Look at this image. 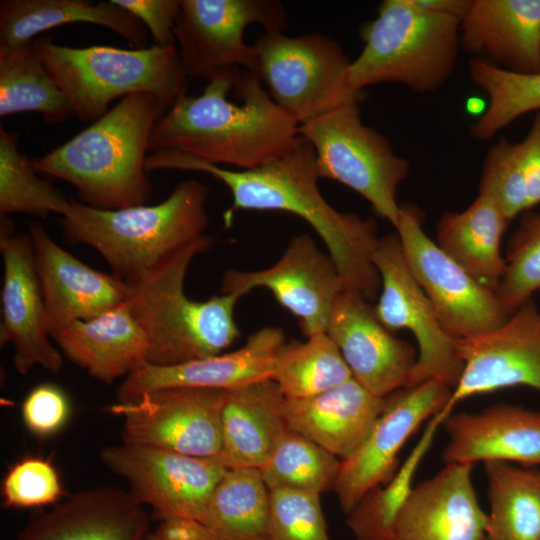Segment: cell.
Returning <instances> with one entry per match:
<instances>
[{"label":"cell","mask_w":540,"mask_h":540,"mask_svg":"<svg viewBox=\"0 0 540 540\" xmlns=\"http://www.w3.org/2000/svg\"><path fill=\"white\" fill-rule=\"evenodd\" d=\"M147 171L207 173L230 190L231 210L283 211L306 221L335 263L345 288L374 301L381 286L373 263L380 237L371 218L335 210L318 188L315 152L302 136L285 155L254 169L231 170L171 151L148 154Z\"/></svg>","instance_id":"cell-1"},{"label":"cell","mask_w":540,"mask_h":540,"mask_svg":"<svg viewBox=\"0 0 540 540\" xmlns=\"http://www.w3.org/2000/svg\"><path fill=\"white\" fill-rule=\"evenodd\" d=\"M300 138L299 125L272 100L258 75L241 70L175 103L155 123L148 154L171 151L254 169L291 151Z\"/></svg>","instance_id":"cell-2"},{"label":"cell","mask_w":540,"mask_h":540,"mask_svg":"<svg viewBox=\"0 0 540 540\" xmlns=\"http://www.w3.org/2000/svg\"><path fill=\"white\" fill-rule=\"evenodd\" d=\"M170 108L149 92L127 95L73 138L34 159V166L71 184L89 207L146 205L153 195L145 167L148 143L155 123Z\"/></svg>","instance_id":"cell-3"},{"label":"cell","mask_w":540,"mask_h":540,"mask_svg":"<svg viewBox=\"0 0 540 540\" xmlns=\"http://www.w3.org/2000/svg\"><path fill=\"white\" fill-rule=\"evenodd\" d=\"M208 195L207 186L187 179L156 205L102 210L71 198L60 224L67 242L92 247L112 274L131 284L204 235Z\"/></svg>","instance_id":"cell-4"},{"label":"cell","mask_w":540,"mask_h":540,"mask_svg":"<svg viewBox=\"0 0 540 540\" xmlns=\"http://www.w3.org/2000/svg\"><path fill=\"white\" fill-rule=\"evenodd\" d=\"M213 243L204 234L129 284L127 302L147 338V363L170 366L215 356L240 336L234 319L238 296L196 301L184 291L191 263Z\"/></svg>","instance_id":"cell-5"},{"label":"cell","mask_w":540,"mask_h":540,"mask_svg":"<svg viewBox=\"0 0 540 540\" xmlns=\"http://www.w3.org/2000/svg\"><path fill=\"white\" fill-rule=\"evenodd\" d=\"M460 22L422 11L409 0L382 1L377 16L360 28L364 45L351 60L349 84L361 91L380 83L401 84L421 94L437 91L455 69Z\"/></svg>","instance_id":"cell-6"},{"label":"cell","mask_w":540,"mask_h":540,"mask_svg":"<svg viewBox=\"0 0 540 540\" xmlns=\"http://www.w3.org/2000/svg\"><path fill=\"white\" fill-rule=\"evenodd\" d=\"M45 67L69 99L75 116L94 122L117 98L149 92L171 107L185 97L190 78L176 46L120 49L58 45L51 36L33 41Z\"/></svg>","instance_id":"cell-7"},{"label":"cell","mask_w":540,"mask_h":540,"mask_svg":"<svg viewBox=\"0 0 540 540\" xmlns=\"http://www.w3.org/2000/svg\"><path fill=\"white\" fill-rule=\"evenodd\" d=\"M253 47L259 79L277 106L298 125L365 98V91L349 84L351 60L342 45L327 35L312 32L289 37L282 31H264Z\"/></svg>","instance_id":"cell-8"},{"label":"cell","mask_w":540,"mask_h":540,"mask_svg":"<svg viewBox=\"0 0 540 540\" xmlns=\"http://www.w3.org/2000/svg\"><path fill=\"white\" fill-rule=\"evenodd\" d=\"M314 149L319 178L337 181L365 198L374 212L397 226V189L409 174L408 161L390 141L366 126L358 103L337 107L299 125Z\"/></svg>","instance_id":"cell-9"},{"label":"cell","mask_w":540,"mask_h":540,"mask_svg":"<svg viewBox=\"0 0 540 540\" xmlns=\"http://www.w3.org/2000/svg\"><path fill=\"white\" fill-rule=\"evenodd\" d=\"M251 24L265 32L282 31L284 5L276 0H180L174 36L186 75L209 83L241 70L257 74L255 48L244 41Z\"/></svg>","instance_id":"cell-10"},{"label":"cell","mask_w":540,"mask_h":540,"mask_svg":"<svg viewBox=\"0 0 540 540\" xmlns=\"http://www.w3.org/2000/svg\"><path fill=\"white\" fill-rule=\"evenodd\" d=\"M395 229L411 274L452 338L481 335L507 320L509 315L497 294L477 282L427 236L423 213L415 205H400Z\"/></svg>","instance_id":"cell-11"},{"label":"cell","mask_w":540,"mask_h":540,"mask_svg":"<svg viewBox=\"0 0 540 540\" xmlns=\"http://www.w3.org/2000/svg\"><path fill=\"white\" fill-rule=\"evenodd\" d=\"M373 263L381 282L375 317L390 332L410 331L418 343V357L405 387L437 380L453 390L463 371L456 339L445 331L411 274L397 233L380 237Z\"/></svg>","instance_id":"cell-12"},{"label":"cell","mask_w":540,"mask_h":540,"mask_svg":"<svg viewBox=\"0 0 540 540\" xmlns=\"http://www.w3.org/2000/svg\"><path fill=\"white\" fill-rule=\"evenodd\" d=\"M104 466L124 478L129 492L160 521H202L210 498L228 469L218 458H200L158 447L123 443L102 448Z\"/></svg>","instance_id":"cell-13"},{"label":"cell","mask_w":540,"mask_h":540,"mask_svg":"<svg viewBox=\"0 0 540 540\" xmlns=\"http://www.w3.org/2000/svg\"><path fill=\"white\" fill-rule=\"evenodd\" d=\"M225 398L221 389L168 388L117 402L108 411L123 420V443L218 458Z\"/></svg>","instance_id":"cell-14"},{"label":"cell","mask_w":540,"mask_h":540,"mask_svg":"<svg viewBox=\"0 0 540 540\" xmlns=\"http://www.w3.org/2000/svg\"><path fill=\"white\" fill-rule=\"evenodd\" d=\"M259 287L270 290L298 319L307 338L326 332L334 303L346 289L329 254L308 234L292 237L280 259L266 269L226 270L220 290L241 298Z\"/></svg>","instance_id":"cell-15"},{"label":"cell","mask_w":540,"mask_h":540,"mask_svg":"<svg viewBox=\"0 0 540 540\" xmlns=\"http://www.w3.org/2000/svg\"><path fill=\"white\" fill-rule=\"evenodd\" d=\"M451 393L444 383L428 380L385 397V406L362 444L341 461L334 490L344 513L370 490L394 477L404 443L427 418L445 407Z\"/></svg>","instance_id":"cell-16"},{"label":"cell","mask_w":540,"mask_h":540,"mask_svg":"<svg viewBox=\"0 0 540 540\" xmlns=\"http://www.w3.org/2000/svg\"><path fill=\"white\" fill-rule=\"evenodd\" d=\"M463 363L459 382L440 411L445 419L468 397L527 386L540 393V309L529 299L496 329L456 339Z\"/></svg>","instance_id":"cell-17"},{"label":"cell","mask_w":540,"mask_h":540,"mask_svg":"<svg viewBox=\"0 0 540 540\" xmlns=\"http://www.w3.org/2000/svg\"><path fill=\"white\" fill-rule=\"evenodd\" d=\"M0 217L3 259L0 344L14 347V366L18 373L27 374L36 366L58 373L63 357L52 344L47 328L31 237L29 233L15 232L8 215Z\"/></svg>","instance_id":"cell-18"},{"label":"cell","mask_w":540,"mask_h":540,"mask_svg":"<svg viewBox=\"0 0 540 540\" xmlns=\"http://www.w3.org/2000/svg\"><path fill=\"white\" fill-rule=\"evenodd\" d=\"M28 233L51 337L71 323L93 319L129 298L128 283L74 257L39 223L32 222Z\"/></svg>","instance_id":"cell-19"},{"label":"cell","mask_w":540,"mask_h":540,"mask_svg":"<svg viewBox=\"0 0 540 540\" xmlns=\"http://www.w3.org/2000/svg\"><path fill=\"white\" fill-rule=\"evenodd\" d=\"M326 333L352 377L373 395L384 398L406 386L418 354L377 320L369 301L358 292L344 289L339 294Z\"/></svg>","instance_id":"cell-20"},{"label":"cell","mask_w":540,"mask_h":540,"mask_svg":"<svg viewBox=\"0 0 540 540\" xmlns=\"http://www.w3.org/2000/svg\"><path fill=\"white\" fill-rule=\"evenodd\" d=\"M286 343L282 329L267 326L252 333L237 350L170 366L143 363L118 386V402L168 388L231 390L271 378L274 358Z\"/></svg>","instance_id":"cell-21"},{"label":"cell","mask_w":540,"mask_h":540,"mask_svg":"<svg viewBox=\"0 0 540 540\" xmlns=\"http://www.w3.org/2000/svg\"><path fill=\"white\" fill-rule=\"evenodd\" d=\"M473 466L446 464L412 488L397 513L390 540H482L488 514L477 499Z\"/></svg>","instance_id":"cell-22"},{"label":"cell","mask_w":540,"mask_h":540,"mask_svg":"<svg viewBox=\"0 0 540 540\" xmlns=\"http://www.w3.org/2000/svg\"><path fill=\"white\" fill-rule=\"evenodd\" d=\"M150 519L129 491L81 490L31 516L16 540H148Z\"/></svg>","instance_id":"cell-23"},{"label":"cell","mask_w":540,"mask_h":540,"mask_svg":"<svg viewBox=\"0 0 540 540\" xmlns=\"http://www.w3.org/2000/svg\"><path fill=\"white\" fill-rule=\"evenodd\" d=\"M472 58L518 74L540 73V0H472L460 22Z\"/></svg>","instance_id":"cell-24"},{"label":"cell","mask_w":540,"mask_h":540,"mask_svg":"<svg viewBox=\"0 0 540 540\" xmlns=\"http://www.w3.org/2000/svg\"><path fill=\"white\" fill-rule=\"evenodd\" d=\"M442 423L449 437L445 464L503 461L540 467V411L501 403L478 413L449 414Z\"/></svg>","instance_id":"cell-25"},{"label":"cell","mask_w":540,"mask_h":540,"mask_svg":"<svg viewBox=\"0 0 540 540\" xmlns=\"http://www.w3.org/2000/svg\"><path fill=\"white\" fill-rule=\"evenodd\" d=\"M385 406L354 378L320 394L284 397L286 426L345 460L362 444Z\"/></svg>","instance_id":"cell-26"},{"label":"cell","mask_w":540,"mask_h":540,"mask_svg":"<svg viewBox=\"0 0 540 540\" xmlns=\"http://www.w3.org/2000/svg\"><path fill=\"white\" fill-rule=\"evenodd\" d=\"M60 352L92 377L112 383L146 363L147 338L127 301L52 336Z\"/></svg>","instance_id":"cell-27"},{"label":"cell","mask_w":540,"mask_h":540,"mask_svg":"<svg viewBox=\"0 0 540 540\" xmlns=\"http://www.w3.org/2000/svg\"><path fill=\"white\" fill-rule=\"evenodd\" d=\"M284 395L271 378L226 390L219 461L228 469H260L286 430Z\"/></svg>","instance_id":"cell-28"},{"label":"cell","mask_w":540,"mask_h":540,"mask_svg":"<svg viewBox=\"0 0 540 540\" xmlns=\"http://www.w3.org/2000/svg\"><path fill=\"white\" fill-rule=\"evenodd\" d=\"M72 23L105 27L132 45L145 48V26L113 0H1L0 45L21 47L47 30Z\"/></svg>","instance_id":"cell-29"},{"label":"cell","mask_w":540,"mask_h":540,"mask_svg":"<svg viewBox=\"0 0 540 540\" xmlns=\"http://www.w3.org/2000/svg\"><path fill=\"white\" fill-rule=\"evenodd\" d=\"M508 223L495 199L478 193L465 210L441 216L437 245L477 282L496 293L506 269L500 242Z\"/></svg>","instance_id":"cell-30"},{"label":"cell","mask_w":540,"mask_h":540,"mask_svg":"<svg viewBox=\"0 0 540 540\" xmlns=\"http://www.w3.org/2000/svg\"><path fill=\"white\" fill-rule=\"evenodd\" d=\"M478 193L494 198L509 222L540 203V111L521 142L500 138L490 147Z\"/></svg>","instance_id":"cell-31"},{"label":"cell","mask_w":540,"mask_h":540,"mask_svg":"<svg viewBox=\"0 0 540 540\" xmlns=\"http://www.w3.org/2000/svg\"><path fill=\"white\" fill-rule=\"evenodd\" d=\"M490 513L482 540H540V467L484 462Z\"/></svg>","instance_id":"cell-32"},{"label":"cell","mask_w":540,"mask_h":540,"mask_svg":"<svg viewBox=\"0 0 540 540\" xmlns=\"http://www.w3.org/2000/svg\"><path fill=\"white\" fill-rule=\"evenodd\" d=\"M201 522L208 540H270V491L259 470H228Z\"/></svg>","instance_id":"cell-33"},{"label":"cell","mask_w":540,"mask_h":540,"mask_svg":"<svg viewBox=\"0 0 540 540\" xmlns=\"http://www.w3.org/2000/svg\"><path fill=\"white\" fill-rule=\"evenodd\" d=\"M22 112L41 113L48 124L75 116L33 42L21 47L0 45V117Z\"/></svg>","instance_id":"cell-34"},{"label":"cell","mask_w":540,"mask_h":540,"mask_svg":"<svg viewBox=\"0 0 540 540\" xmlns=\"http://www.w3.org/2000/svg\"><path fill=\"white\" fill-rule=\"evenodd\" d=\"M353 378L334 341L325 333L305 342L285 343L277 352L271 379L285 397L320 394Z\"/></svg>","instance_id":"cell-35"},{"label":"cell","mask_w":540,"mask_h":540,"mask_svg":"<svg viewBox=\"0 0 540 540\" xmlns=\"http://www.w3.org/2000/svg\"><path fill=\"white\" fill-rule=\"evenodd\" d=\"M18 140L17 133L0 126V215H66L71 198L38 175L33 160L19 151Z\"/></svg>","instance_id":"cell-36"},{"label":"cell","mask_w":540,"mask_h":540,"mask_svg":"<svg viewBox=\"0 0 540 540\" xmlns=\"http://www.w3.org/2000/svg\"><path fill=\"white\" fill-rule=\"evenodd\" d=\"M341 460L288 427L259 469L270 490L289 489L320 495L334 489Z\"/></svg>","instance_id":"cell-37"},{"label":"cell","mask_w":540,"mask_h":540,"mask_svg":"<svg viewBox=\"0 0 540 540\" xmlns=\"http://www.w3.org/2000/svg\"><path fill=\"white\" fill-rule=\"evenodd\" d=\"M473 84L488 96V106L473 124L471 135L487 141L526 113L540 111V73L518 74L499 69L479 59L468 62Z\"/></svg>","instance_id":"cell-38"},{"label":"cell","mask_w":540,"mask_h":540,"mask_svg":"<svg viewBox=\"0 0 540 540\" xmlns=\"http://www.w3.org/2000/svg\"><path fill=\"white\" fill-rule=\"evenodd\" d=\"M441 423V417L434 415L400 472L386 487L370 490L348 513L346 524L357 540H390L397 513L412 489L411 478Z\"/></svg>","instance_id":"cell-39"},{"label":"cell","mask_w":540,"mask_h":540,"mask_svg":"<svg viewBox=\"0 0 540 540\" xmlns=\"http://www.w3.org/2000/svg\"><path fill=\"white\" fill-rule=\"evenodd\" d=\"M506 269L496 292L508 315L540 289V214H525L506 251Z\"/></svg>","instance_id":"cell-40"},{"label":"cell","mask_w":540,"mask_h":540,"mask_svg":"<svg viewBox=\"0 0 540 540\" xmlns=\"http://www.w3.org/2000/svg\"><path fill=\"white\" fill-rule=\"evenodd\" d=\"M270 540H330L320 495L270 490Z\"/></svg>","instance_id":"cell-41"},{"label":"cell","mask_w":540,"mask_h":540,"mask_svg":"<svg viewBox=\"0 0 540 540\" xmlns=\"http://www.w3.org/2000/svg\"><path fill=\"white\" fill-rule=\"evenodd\" d=\"M54 464L40 456H27L14 463L2 481L3 504L8 508L55 505L64 496Z\"/></svg>","instance_id":"cell-42"},{"label":"cell","mask_w":540,"mask_h":540,"mask_svg":"<svg viewBox=\"0 0 540 540\" xmlns=\"http://www.w3.org/2000/svg\"><path fill=\"white\" fill-rule=\"evenodd\" d=\"M70 402L57 385L43 383L25 397L21 414L27 429L39 437H49L60 431L70 416Z\"/></svg>","instance_id":"cell-43"},{"label":"cell","mask_w":540,"mask_h":540,"mask_svg":"<svg viewBox=\"0 0 540 540\" xmlns=\"http://www.w3.org/2000/svg\"><path fill=\"white\" fill-rule=\"evenodd\" d=\"M134 15L153 38V45L175 46L174 27L180 12V0H113Z\"/></svg>","instance_id":"cell-44"},{"label":"cell","mask_w":540,"mask_h":540,"mask_svg":"<svg viewBox=\"0 0 540 540\" xmlns=\"http://www.w3.org/2000/svg\"><path fill=\"white\" fill-rule=\"evenodd\" d=\"M148 540H208V533L201 521L174 517L160 521Z\"/></svg>","instance_id":"cell-45"},{"label":"cell","mask_w":540,"mask_h":540,"mask_svg":"<svg viewBox=\"0 0 540 540\" xmlns=\"http://www.w3.org/2000/svg\"><path fill=\"white\" fill-rule=\"evenodd\" d=\"M410 3L425 12L446 15L462 20L472 0H409Z\"/></svg>","instance_id":"cell-46"}]
</instances>
